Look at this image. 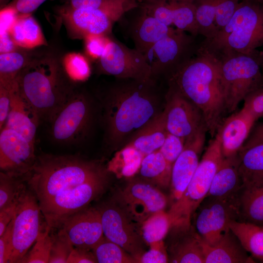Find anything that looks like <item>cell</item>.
I'll use <instances>...</instances> for the list:
<instances>
[{"instance_id":"6da1fadb","label":"cell","mask_w":263,"mask_h":263,"mask_svg":"<svg viewBox=\"0 0 263 263\" xmlns=\"http://www.w3.org/2000/svg\"><path fill=\"white\" fill-rule=\"evenodd\" d=\"M159 79L116 78L100 100L106 144L118 146L161 112Z\"/></svg>"},{"instance_id":"7a4b0ae2","label":"cell","mask_w":263,"mask_h":263,"mask_svg":"<svg viewBox=\"0 0 263 263\" xmlns=\"http://www.w3.org/2000/svg\"><path fill=\"white\" fill-rule=\"evenodd\" d=\"M166 81L200 110L213 136L226 112L218 58L199 46L195 55Z\"/></svg>"},{"instance_id":"3957f363","label":"cell","mask_w":263,"mask_h":263,"mask_svg":"<svg viewBox=\"0 0 263 263\" xmlns=\"http://www.w3.org/2000/svg\"><path fill=\"white\" fill-rule=\"evenodd\" d=\"M100 164L77 155L42 154L21 178L35 195L40 210L79 185L107 173Z\"/></svg>"},{"instance_id":"277c9868","label":"cell","mask_w":263,"mask_h":263,"mask_svg":"<svg viewBox=\"0 0 263 263\" xmlns=\"http://www.w3.org/2000/svg\"><path fill=\"white\" fill-rule=\"evenodd\" d=\"M70 79L56 59L45 56L34 57L19 74L15 83L41 121L49 122L75 90Z\"/></svg>"},{"instance_id":"5b68a950","label":"cell","mask_w":263,"mask_h":263,"mask_svg":"<svg viewBox=\"0 0 263 263\" xmlns=\"http://www.w3.org/2000/svg\"><path fill=\"white\" fill-rule=\"evenodd\" d=\"M199 46L216 56L258 52L263 47V4L241 0L228 23Z\"/></svg>"},{"instance_id":"8992f818","label":"cell","mask_w":263,"mask_h":263,"mask_svg":"<svg viewBox=\"0 0 263 263\" xmlns=\"http://www.w3.org/2000/svg\"><path fill=\"white\" fill-rule=\"evenodd\" d=\"M97 108L88 94L75 89L49 122L52 140L66 145L84 142L97 119Z\"/></svg>"},{"instance_id":"52a82bcc","label":"cell","mask_w":263,"mask_h":263,"mask_svg":"<svg viewBox=\"0 0 263 263\" xmlns=\"http://www.w3.org/2000/svg\"><path fill=\"white\" fill-rule=\"evenodd\" d=\"M224 158L219 136L211 141L186 190L168 212L172 226H189L191 220L210 188L214 176Z\"/></svg>"},{"instance_id":"ba28073f","label":"cell","mask_w":263,"mask_h":263,"mask_svg":"<svg viewBox=\"0 0 263 263\" xmlns=\"http://www.w3.org/2000/svg\"><path fill=\"white\" fill-rule=\"evenodd\" d=\"M259 52L215 56L219 61L226 112L234 111L242 101L263 86Z\"/></svg>"},{"instance_id":"9c48e42d","label":"cell","mask_w":263,"mask_h":263,"mask_svg":"<svg viewBox=\"0 0 263 263\" xmlns=\"http://www.w3.org/2000/svg\"><path fill=\"white\" fill-rule=\"evenodd\" d=\"M194 37L185 31L173 28L144 54L152 76L167 80L197 53L199 47Z\"/></svg>"},{"instance_id":"30bf717a","label":"cell","mask_w":263,"mask_h":263,"mask_svg":"<svg viewBox=\"0 0 263 263\" xmlns=\"http://www.w3.org/2000/svg\"><path fill=\"white\" fill-rule=\"evenodd\" d=\"M40 211L35 195L24 185L18 199L13 219L12 249L9 263H20L36 242L41 228Z\"/></svg>"},{"instance_id":"8fae6325","label":"cell","mask_w":263,"mask_h":263,"mask_svg":"<svg viewBox=\"0 0 263 263\" xmlns=\"http://www.w3.org/2000/svg\"><path fill=\"white\" fill-rule=\"evenodd\" d=\"M99 66L102 73L116 78L145 80L153 77L144 54L113 39L109 38Z\"/></svg>"},{"instance_id":"7c38bea8","label":"cell","mask_w":263,"mask_h":263,"mask_svg":"<svg viewBox=\"0 0 263 263\" xmlns=\"http://www.w3.org/2000/svg\"><path fill=\"white\" fill-rule=\"evenodd\" d=\"M104 236L123 248L139 263L145 252L144 241L136 224L119 205L109 204L98 209Z\"/></svg>"},{"instance_id":"4fadbf2b","label":"cell","mask_w":263,"mask_h":263,"mask_svg":"<svg viewBox=\"0 0 263 263\" xmlns=\"http://www.w3.org/2000/svg\"><path fill=\"white\" fill-rule=\"evenodd\" d=\"M198 208L194 227L209 245L215 244L229 229L230 222L240 216L238 200L206 198Z\"/></svg>"},{"instance_id":"5bb4252c","label":"cell","mask_w":263,"mask_h":263,"mask_svg":"<svg viewBox=\"0 0 263 263\" xmlns=\"http://www.w3.org/2000/svg\"><path fill=\"white\" fill-rule=\"evenodd\" d=\"M168 86L166 104L163 111L168 132L186 141L201 130H207L200 110L178 91Z\"/></svg>"},{"instance_id":"9a60e30c","label":"cell","mask_w":263,"mask_h":263,"mask_svg":"<svg viewBox=\"0 0 263 263\" xmlns=\"http://www.w3.org/2000/svg\"><path fill=\"white\" fill-rule=\"evenodd\" d=\"M107 174L79 185L41 210L46 224L51 228H59L69 217L86 208L104 191Z\"/></svg>"},{"instance_id":"2e32d148","label":"cell","mask_w":263,"mask_h":263,"mask_svg":"<svg viewBox=\"0 0 263 263\" xmlns=\"http://www.w3.org/2000/svg\"><path fill=\"white\" fill-rule=\"evenodd\" d=\"M118 201L130 218L140 225L155 212L164 210L168 199L153 184L143 180L129 183L118 195Z\"/></svg>"},{"instance_id":"e0dca14e","label":"cell","mask_w":263,"mask_h":263,"mask_svg":"<svg viewBox=\"0 0 263 263\" xmlns=\"http://www.w3.org/2000/svg\"><path fill=\"white\" fill-rule=\"evenodd\" d=\"M128 12L122 9H75L68 6L60 9L59 14L72 34L85 38L89 35L106 36L114 23Z\"/></svg>"},{"instance_id":"ac0fdd59","label":"cell","mask_w":263,"mask_h":263,"mask_svg":"<svg viewBox=\"0 0 263 263\" xmlns=\"http://www.w3.org/2000/svg\"><path fill=\"white\" fill-rule=\"evenodd\" d=\"M35 144L10 129L3 128L0 133V169L10 175L20 177L34 165Z\"/></svg>"},{"instance_id":"d6986e66","label":"cell","mask_w":263,"mask_h":263,"mask_svg":"<svg viewBox=\"0 0 263 263\" xmlns=\"http://www.w3.org/2000/svg\"><path fill=\"white\" fill-rule=\"evenodd\" d=\"M207 129L201 130L185 141L184 149L172 167L171 205L182 196L199 163V156L205 140Z\"/></svg>"},{"instance_id":"ffe728a7","label":"cell","mask_w":263,"mask_h":263,"mask_svg":"<svg viewBox=\"0 0 263 263\" xmlns=\"http://www.w3.org/2000/svg\"><path fill=\"white\" fill-rule=\"evenodd\" d=\"M74 247L93 249L104 238L98 209L85 208L69 217L59 227Z\"/></svg>"},{"instance_id":"44dd1931","label":"cell","mask_w":263,"mask_h":263,"mask_svg":"<svg viewBox=\"0 0 263 263\" xmlns=\"http://www.w3.org/2000/svg\"><path fill=\"white\" fill-rule=\"evenodd\" d=\"M153 16L168 26L197 37L199 35L193 0H162L152 7Z\"/></svg>"},{"instance_id":"7402d4cb","label":"cell","mask_w":263,"mask_h":263,"mask_svg":"<svg viewBox=\"0 0 263 263\" xmlns=\"http://www.w3.org/2000/svg\"><path fill=\"white\" fill-rule=\"evenodd\" d=\"M256 120L254 116L243 107L223 121L217 134L225 158L233 157L238 153Z\"/></svg>"},{"instance_id":"603a6c76","label":"cell","mask_w":263,"mask_h":263,"mask_svg":"<svg viewBox=\"0 0 263 263\" xmlns=\"http://www.w3.org/2000/svg\"><path fill=\"white\" fill-rule=\"evenodd\" d=\"M170 229L169 262L204 263L202 239L194 226H172Z\"/></svg>"},{"instance_id":"cb8c5ba5","label":"cell","mask_w":263,"mask_h":263,"mask_svg":"<svg viewBox=\"0 0 263 263\" xmlns=\"http://www.w3.org/2000/svg\"><path fill=\"white\" fill-rule=\"evenodd\" d=\"M140 12L127 21L126 30L135 49L144 54L155 43L169 33L173 27L168 26L149 15L139 6Z\"/></svg>"},{"instance_id":"d4e9b609","label":"cell","mask_w":263,"mask_h":263,"mask_svg":"<svg viewBox=\"0 0 263 263\" xmlns=\"http://www.w3.org/2000/svg\"><path fill=\"white\" fill-rule=\"evenodd\" d=\"M239 166L238 154L233 157H224L205 198L239 200L243 187Z\"/></svg>"},{"instance_id":"484cf974","label":"cell","mask_w":263,"mask_h":263,"mask_svg":"<svg viewBox=\"0 0 263 263\" xmlns=\"http://www.w3.org/2000/svg\"><path fill=\"white\" fill-rule=\"evenodd\" d=\"M40 121L38 115L20 94L15 81L11 89L10 110L3 128L17 132L35 144Z\"/></svg>"},{"instance_id":"4316f807","label":"cell","mask_w":263,"mask_h":263,"mask_svg":"<svg viewBox=\"0 0 263 263\" xmlns=\"http://www.w3.org/2000/svg\"><path fill=\"white\" fill-rule=\"evenodd\" d=\"M202 245L204 263L254 262L230 228L215 244L209 245L202 239Z\"/></svg>"},{"instance_id":"83f0119b","label":"cell","mask_w":263,"mask_h":263,"mask_svg":"<svg viewBox=\"0 0 263 263\" xmlns=\"http://www.w3.org/2000/svg\"><path fill=\"white\" fill-rule=\"evenodd\" d=\"M239 196L240 216L243 221L263 225V174L243 178Z\"/></svg>"},{"instance_id":"f1b7e54d","label":"cell","mask_w":263,"mask_h":263,"mask_svg":"<svg viewBox=\"0 0 263 263\" xmlns=\"http://www.w3.org/2000/svg\"><path fill=\"white\" fill-rule=\"evenodd\" d=\"M168 132L162 111L136 132L127 144L133 147L145 156L159 150Z\"/></svg>"},{"instance_id":"f546056e","label":"cell","mask_w":263,"mask_h":263,"mask_svg":"<svg viewBox=\"0 0 263 263\" xmlns=\"http://www.w3.org/2000/svg\"><path fill=\"white\" fill-rule=\"evenodd\" d=\"M9 32L18 47L31 49L47 44L39 24L31 15H18Z\"/></svg>"},{"instance_id":"4dcf8cb0","label":"cell","mask_w":263,"mask_h":263,"mask_svg":"<svg viewBox=\"0 0 263 263\" xmlns=\"http://www.w3.org/2000/svg\"><path fill=\"white\" fill-rule=\"evenodd\" d=\"M229 227L247 252L263 261V225L232 220Z\"/></svg>"},{"instance_id":"1f68e13d","label":"cell","mask_w":263,"mask_h":263,"mask_svg":"<svg viewBox=\"0 0 263 263\" xmlns=\"http://www.w3.org/2000/svg\"><path fill=\"white\" fill-rule=\"evenodd\" d=\"M172 167L158 150L144 157L138 171L144 180L153 185L167 187L170 184Z\"/></svg>"},{"instance_id":"d6a6232c","label":"cell","mask_w":263,"mask_h":263,"mask_svg":"<svg viewBox=\"0 0 263 263\" xmlns=\"http://www.w3.org/2000/svg\"><path fill=\"white\" fill-rule=\"evenodd\" d=\"M144 157L141 152L126 144L115 153L107 169L118 178L132 177L138 172Z\"/></svg>"},{"instance_id":"836d02e7","label":"cell","mask_w":263,"mask_h":263,"mask_svg":"<svg viewBox=\"0 0 263 263\" xmlns=\"http://www.w3.org/2000/svg\"><path fill=\"white\" fill-rule=\"evenodd\" d=\"M33 58L18 49L0 53V85L12 87L19 74Z\"/></svg>"},{"instance_id":"e575fe53","label":"cell","mask_w":263,"mask_h":263,"mask_svg":"<svg viewBox=\"0 0 263 263\" xmlns=\"http://www.w3.org/2000/svg\"><path fill=\"white\" fill-rule=\"evenodd\" d=\"M140 225L142 236L150 245L163 241L171 227V221L169 213L162 210L150 215Z\"/></svg>"},{"instance_id":"d590c367","label":"cell","mask_w":263,"mask_h":263,"mask_svg":"<svg viewBox=\"0 0 263 263\" xmlns=\"http://www.w3.org/2000/svg\"><path fill=\"white\" fill-rule=\"evenodd\" d=\"M242 179L263 174V143L244 146L238 153Z\"/></svg>"},{"instance_id":"8d00e7d4","label":"cell","mask_w":263,"mask_h":263,"mask_svg":"<svg viewBox=\"0 0 263 263\" xmlns=\"http://www.w3.org/2000/svg\"><path fill=\"white\" fill-rule=\"evenodd\" d=\"M219 0H193L199 35L209 39L215 35V18Z\"/></svg>"},{"instance_id":"74e56055","label":"cell","mask_w":263,"mask_h":263,"mask_svg":"<svg viewBox=\"0 0 263 263\" xmlns=\"http://www.w3.org/2000/svg\"><path fill=\"white\" fill-rule=\"evenodd\" d=\"M92 250L99 263H137L123 248L105 236Z\"/></svg>"},{"instance_id":"f35d334b","label":"cell","mask_w":263,"mask_h":263,"mask_svg":"<svg viewBox=\"0 0 263 263\" xmlns=\"http://www.w3.org/2000/svg\"><path fill=\"white\" fill-rule=\"evenodd\" d=\"M51 228L46 224L44 230L39 232L35 244L27 253L20 263H47L49 262L52 244V237L50 235Z\"/></svg>"},{"instance_id":"ab89813d","label":"cell","mask_w":263,"mask_h":263,"mask_svg":"<svg viewBox=\"0 0 263 263\" xmlns=\"http://www.w3.org/2000/svg\"><path fill=\"white\" fill-rule=\"evenodd\" d=\"M21 179V177L0 172V209L18 200L24 186Z\"/></svg>"},{"instance_id":"60d3db41","label":"cell","mask_w":263,"mask_h":263,"mask_svg":"<svg viewBox=\"0 0 263 263\" xmlns=\"http://www.w3.org/2000/svg\"><path fill=\"white\" fill-rule=\"evenodd\" d=\"M75 9H125L130 11L139 6L136 0H70Z\"/></svg>"},{"instance_id":"b9f144b4","label":"cell","mask_w":263,"mask_h":263,"mask_svg":"<svg viewBox=\"0 0 263 263\" xmlns=\"http://www.w3.org/2000/svg\"><path fill=\"white\" fill-rule=\"evenodd\" d=\"M74 246L66 234L60 229L52 237V244L49 263H67Z\"/></svg>"},{"instance_id":"7bdbcfd3","label":"cell","mask_w":263,"mask_h":263,"mask_svg":"<svg viewBox=\"0 0 263 263\" xmlns=\"http://www.w3.org/2000/svg\"><path fill=\"white\" fill-rule=\"evenodd\" d=\"M63 66L68 75L73 80H83L89 76L90 73L87 60L79 54L67 55L64 59Z\"/></svg>"},{"instance_id":"ee69618b","label":"cell","mask_w":263,"mask_h":263,"mask_svg":"<svg viewBox=\"0 0 263 263\" xmlns=\"http://www.w3.org/2000/svg\"><path fill=\"white\" fill-rule=\"evenodd\" d=\"M185 143V140L182 138L168 132L165 141L159 150L165 159L173 165L182 152Z\"/></svg>"},{"instance_id":"f6af8a7d","label":"cell","mask_w":263,"mask_h":263,"mask_svg":"<svg viewBox=\"0 0 263 263\" xmlns=\"http://www.w3.org/2000/svg\"><path fill=\"white\" fill-rule=\"evenodd\" d=\"M150 249L140 257L139 263H166L169 262V256L163 241L149 245Z\"/></svg>"},{"instance_id":"bcb514c9","label":"cell","mask_w":263,"mask_h":263,"mask_svg":"<svg viewBox=\"0 0 263 263\" xmlns=\"http://www.w3.org/2000/svg\"><path fill=\"white\" fill-rule=\"evenodd\" d=\"M244 101L243 107L257 120L263 116V86L249 94Z\"/></svg>"},{"instance_id":"7dc6e473","label":"cell","mask_w":263,"mask_h":263,"mask_svg":"<svg viewBox=\"0 0 263 263\" xmlns=\"http://www.w3.org/2000/svg\"><path fill=\"white\" fill-rule=\"evenodd\" d=\"M87 53L93 58H100L109 41L106 36L89 35L85 38Z\"/></svg>"},{"instance_id":"c3c4849f","label":"cell","mask_w":263,"mask_h":263,"mask_svg":"<svg viewBox=\"0 0 263 263\" xmlns=\"http://www.w3.org/2000/svg\"><path fill=\"white\" fill-rule=\"evenodd\" d=\"M13 219L0 236V263H9L12 249Z\"/></svg>"},{"instance_id":"681fc988","label":"cell","mask_w":263,"mask_h":263,"mask_svg":"<svg viewBox=\"0 0 263 263\" xmlns=\"http://www.w3.org/2000/svg\"><path fill=\"white\" fill-rule=\"evenodd\" d=\"M12 88L0 85V130L4 127L10 112Z\"/></svg>"},{"instance_id":"f907efd6","label":"cell","mask_w":263,"mask_h":263,"mask_svg":"<svg viewBox=\"0 0 263 263\" xmlns=\"http://www.w3.org/2000/svg\"><path fill=\"white\" fill-rule=\"evenodd\" d=\"M47 0H15L8 6L18 15H31Z\"/></svg>"},{"instance_id":"816d5d0a","label":"cell","mask_w":263,"mask_h":263,"mask_svg":"<svg viewBox=\"0 0 263 263\" xmlns=\"http://www.w3.org/2000/svg\"><path fill=\"white\" fill-rule=\"evenodd\" d=\"M90 249L75 247L71 252L67 263H97Z\"/></svg>"},{"instance_id":"f5cc1de1","label":"cell","mask_w":263,"mask_h":263,"mask_svg":"<svg viewBox=\"0 0 263 263\" xmlns=\"http://www.w3.org/2000/svg\"><path fill=\"white\" fill-rule=\"evenodd\" d=\"M0 33L9 32L18 15L12 8L7 6L0 11Z\"/></svg>"},{"instance_id":"db71d44e","label":"cell","mask_w":263,"mask_h":263,"mask_svg":"<svg viewBox=\"0 0 263 263\" xmlns=\"http://www.w3.org/2000/svg\"><path fill=\"white\" fill-rule=\"evenodd\" d=\"M17 202L18 200L15 203L0 209V236L4 233L8 225L13 219Z\"/></svg>"},{"instance_id":"11a10c76","label":"cell","mask_w":263,"mask_h":263,"mask_svg":"<svg viewBox=\"0 0 263 263\" xmlns=\"http://www.w3.org/2000/svg\"><path fill=\"white\" fill-rule=\"evenodd\" d=\"M17 46L13 40L9 32L0 33V52L5 53L17 50Z\"/></svg>"},{"instance_id":"9f6ffc18","label":"cell","mask_w":263,"mask_h":263,"mask_svg":"<svg viewBox=\"0 0 263 263\" xmlns=\"http://www.w3.org/2000/svg\"><path fill=\"white\" fill-rule=\"evenodd\" d=\"M259 143H263V124H260L255 127L249 140L244 146H249Z\"/></svg>"},{"instance_id":"6f0895ef","label":"cell","mask_w":263,"mask_h":263,"mask_svg":"<svg viewBox=\"0 0 263 263\" xmlns=\"http://www.w3.org/2000/svg\"><path fill=\"white\" fill-rule=\"evenodd\" d=\"M259 60L261 69L263 77V49L259 52Z\"/></svg>"},{"instance_id":"680465c9","label":"cell","mask_w":263,"mask_h":263,"mask_svg":"<svg viewBox=\"0 0 263 263\" xmlns=\"http://www.w3.org/2000/svg\"><path fill=\"white\" fill-rule=\"evenodd\" d=\"M136 0L138 2V4H143V3L152 2L158 1V0Z\"/></svg>"},{"instance_id":"91938a15","label":"cell","mask_w":263,"mask_h":263,"mask_svg":"<svg viewBox=\"0 0 263 263\" xmlns=\"http://www.w3.org/2000/svg\"><path fill=\"white\" fill-rule=\"evenodd\" d=\"M250 1L263 3V0H246Z\"/></svg>"},{"instance_id":"94428289","label":"cell","mask_w":263,"mask_h":263,"mask_svg":"<svg viewBox=\"0 0 263 263\" xmlns=\"http://www.w3.org/2000/svg\"><path fill=\"white\" fill-rule=\"evenodd\" d=\"M6 0H0V5H1L3 3H4Z\"/></svg>"},{"instance_id":"6125c7cd","label":"cell","mask_w":263,"mask_h":263,"mask_svg":"<svg viewBox=\"0 0 263 263\" xmlns=\"http://www.w3.org/2000/svg\"></svg>"}]
</instances>
